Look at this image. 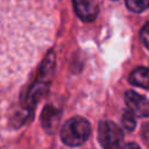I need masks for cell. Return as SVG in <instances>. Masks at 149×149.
I'll return each instance as SVG.
<instances>
[{
  "label": "cell",
  "instance_id": "5",
  "mask_svg": "<svg viewBox=\"0 0 149 149\" xmlns=\"http://www.w3.org/2000/svg\"><path fill=\"white\" fill-rule=\"evenodd\" d=\"M77 16L84 22H92L97 19L99 7L94 0H72Z\"/></svg>",
  "mask_w": 149,
  "mask_h": 149
},
{
  "label": "cell",
  "instance_id": "11",
  "mask_svg": "<svg viewBox=\"0 0 149 149\" xmlns=\"http://www.w3.org/2000/svg\"><path fill=\"white\" fill-rule=\"evenodd\" d=\"M121 149H141L136 143H133V142H130V143H127V144H125Z\"/></svg>",
  "mask_w": 149,
  "mask_h": 149
},
{
  "label": "cell",
  "instance_id": "9",
  "mask_svg": "<svg viewBox=\"0 0 149 149\" xmlns=\"http://www.w3.org/2000/svg\"><path fill=\"white\" fill-rule=\"evenodd\" d=\"M121 122L123 128L127 132H133L136 126V120H135V114L132 111H125L121 118Z\"/></svg>",
  "mask_w": 149,
  "mask_h": 149
},
{
  "label": "cell",
  "instance_id": "1",
  "mask_svg": "<svg viewBox=\"0 0 149 149\" xmlns=\"http://www.w3.org/2000/svg\"><path fill=\"white\" fill-rule=\"evenodd\" d=\"M54 69H55V55L54 52H49L48 56L42 62L38 76L36 80L33 83V85L30 86L24 100V108L28 116L31 115L34 106L38 101V99L48 92V88L54 74Z\"/></svg>",
  "mask_w": 149,
  "mask_h": 149
},
{
  "label": "cell",
  "instance_id": "4",
  "mask_svg": "<svg viewBox=\"0 0 149 149\" xmlns=\"http://www.w3.org/2000/svg\"><path fill=\"white\" fill-rule=\"evenodd\" d=\"M125 102L128 109L132 111L135 116L147 118L149 116V100L135 91H127L125 93Z\"/></svg>",
  "mask_w": 149,
  "mask_h": 149
},
{
  "label": "cell",
  "instance_id": "6",
  "mask_svg": "<svg viewBox=\"0 0 149 149\" xmlns=\"http://www.w3.org/2000/svg\"><path fill=\"white\" fill-rule=\"evenodd\" d=\"M59 119H61V112L51 105L45 106L44 109L42 111L41 122H42L43 128L49 133H54L57 129Z\"/></svg>",
  "mask_w": 149,
  "mask_h": 149
},
{
  "label": "cell",
  "instance_id": "10",
  "mask_svg": "<svg viewBox=\"0 0 149 149\" xmlns=\"http://www.w3.org/2000/svg\"><path fill=\"white\" fill-rule=\"evenodd\" d=\"M140 38H141L143 45L149 50V22H147L142 27L141 33H140Z\"/></svg>",
  "mask_w": 149,
  "mask_h": 149
},
{
  "label": "cell",
  "instance_id": "2",
  "mask_svg": "<svg viewBox=\"0 0 149 149\" xmlns=\"http://www.w3.org/2000/svg\"><path fill=\"white\" fill-rule=\"evenodd\" d=\"M91 135L90 122L81 116H73L65 121L61 129V140L69 147H78Z\"/></svg>",
  "mask_w": 149,
  "mask_h": 149
},
{
  "label": "cell",
  "instance_id": "7",
  "mask_svg": "<svg viewBox=\"0 0 149 149\" xmlns=\"http://www.w3.org/2000/svg\"><path fill=\"white\" fill-rule=\"evenodd\" d=\"M129 83L134 86L149 88V69L144 66L135 68L129 74Z\"/></svg>",
  "mask_w": 149,
  "mask_h": 149
},
{
  "label": "cell",
  "instance_id": "3",
  "mask_svg": "<svg viewBox=\"0 0 149 149\" xmlns=\"http://www.w3.org/2000/svg\"><path fill=\"white\" fill-rule=\"evenodd\" d=\"M98 141L104 149H120L123 141V133L114 122L102 120L98 126Z\"/></svg>",
  "mask_w": 149,
  "mask_h": 149
},
{
  "label": "cell",
  "instance_id": "8",
  "mask_svg": "<svg viewBox=\"0 0 149 149\" xmlns=\"http://www.w3.org/2000/svg\"><path fill=\"white\" fill-rule=\"evenodd\" d=\"M126 6L134 13H141L149 8V0H125Z\"/></svg>",
  "mask_w": 149,
  "mask_h": 149
}]
</instances>
